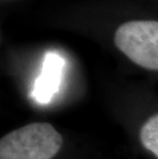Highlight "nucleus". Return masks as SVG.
<instances>
[{
  "instance_id": "f03ea898",
  "label": "nucleus",
  "mask_w": 158,
  "mask_h": 159,
  "mask_svg": "<svg viewBox=\"0 0 158 159\" xmlns=\"http://www.w3.org/2000/svg\"><path fill=\"white\" fill-rule=\"evenodd\" d=\"M113 41L137 66L158 72V21H127L116 29Z\"/></svg>"
},
{
  "instance_id": "f257e3e1",
  "label": "nucleus",
  "mask_w": 158,
  "mask_h": 159,
  "mask_svg": "<svg viewBox=\"0 0 158 159\" xmlns=\"http://www.w3.org/2000/svg\"><path fill=\"white\" fill-rule=\"evenodd\" d=\"M64 145L62 134L48 122H31L0 140V159H53Z\"/></svg>"
},
{
  "instance_id": "7ed1b4c3",
  "label": "nucleus",
  "mask_w": 158,
  "mask_h": 159,
  "mask_svg": "<svg viewBox=\"0 0 158 159\" xmlns=\"http://www.w3.org/2000/svg\"><path fill=\"white\" fill-rule=\"evenodd\" d=\"M139 140L143 148L158 159V112L148 117L141 125Z\"/></svg>"
}]
</instances>
